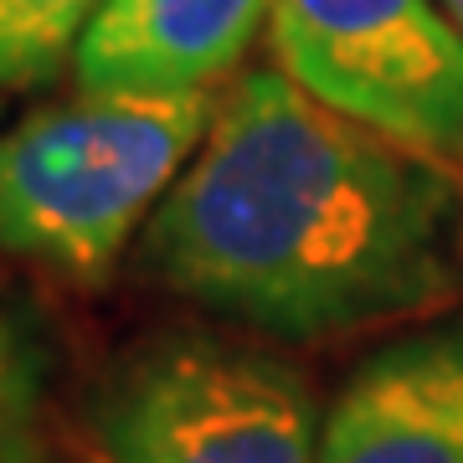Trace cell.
<instances>
[{"mask_svg":"<svg viewBox=\"0 0 463 463\" xmlns=\"http://www.w3.org/2000/svg\"><path fill=\"white\" fill-rule=\"evenodd\" d=\"M458 170L242 67L134 273L248 335L325 345L443 304L463 279Z\"/></svg>","mask_w":463,"mask_h":463,"instance_id":"cell-1","label":"cell"},{"mask_svg":"<svg viewBox=\"0 0 463 463\" xmlns=\"http://www.w3.org/2000/svg\"><path fill=\"white\" fill-rule=\"evenodd\" d=\"M222 93H72L0 129V252L93 288L124 263L216 118Z\"/></svg>","mask_w":463,"mask_h":463,"instance_id":"cell-2","label":"cell"},{"mask_svg":"<svg viewBox=\"0 0 463 463\" xmlns=\"http://www.w3.org/2000/svg\"><path fill=\"white\" fill-rule=\"evenodd\" d=\"M325 412L258 340L165 330L114 361L93 407L103 463H319Z\"/></svg>","mask_w":463,"mask_h":463,"instance_id":"cell-3","label":"cell"},{"mask_svg":"<svg viewBox=\"0 0 463 463\" xmlns=\"http://www.w3.org/2000/svg\"><path fill=\"white\" fill-rule=\"evenodd\" d=\"M268 47L335 114L463 175V26L443 0H273Z\"/></svg>","mask_w":463,"mask_h":463,"instance_id":"cell-4","label":"cell"},{"mask_svg":"<svg viewBox=\"0 0 463 463\" xmlns=\"http://www.w3.org/2000/svg\"><path fill=\"white\" fill-rule=\"evenodd\" d=\"M273 0H103L88 21L72 83L109 99L222 93L268 36Z\"/></svg>","mask_w":463,"mask_h":463,"instance_id":"cell-5","label":"cell"},{"mask_svg":"<svg viewBox=\"0 0 463 463\" xmlns=\"http://www.w3.org/2000/svg\"><path fill=\"white\" fill-rule=\"evenodd\" d=\"M319 463H463V325L371 350L325 407Z\"/></svg>","mask_w":463,"mask_h":463,"instance_id":"cell-6","label":"cell"},{"mask_svg":"<svg viewBox=\"0 0 463 463\" xmlns=\"http://www.w3.org/2000/svg\"><path fill=\"white\" fill-rule=\"evenodd\" d=\"M52 345L21 304L0 298V463H47Z\"/></svg>","mask_w":463,"mask_h":463,"instance_id":"cell-7","label":"cell"},{"mask_svg":"<svg viewBox=\"0 0 463 463\" xmlns=\"http://www.w3.org/2000/svg\"><path fill=\"white\" fill-rule=\"evenodd\" d=\"M103 0H0V93H36L72 72Z\"/></svg>","mask_w":463,"mask_h":463,"instance_id":"cell-8","label":"cell"},{"mask_svg":"<svg viewBox=\"0 0 463 463\" xmlns=\"http://www.w3.org/2000/svg\"><path fill=\"white\" fill-rule=\"evenodd\" d=\"M448 11H453V16H458V26H463V0H443Z\"/></svg>","mask_w":463,"mask_h":463,"instance_id":"cell-9","label":"cell"},{"mask_svg":"<svg viewBox=\"0 0 463 463\" xmlns=\"http://www.w3.org/2000/svg\"><path fill=\"white\" fill-rule=\"evenodd\" d=\"M458 252H463V248H458Z\"/></svg>","mask_w":463,"mask_h":463,"instance_id":"cell-10","label":"cell"}]
</instances>
